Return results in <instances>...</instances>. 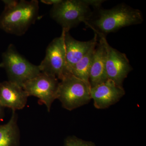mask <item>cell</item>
<instances>
[{
	"label": "cell",
	"mask_w": 146,
	"mask_h": 146,
	"mask_svg": "<svg viewBox=\"0 0 146 146\" xmlns=\"http://www.w3.org/2000/svg\"><path fill=\"white\" fill-rule=\"evenodd\" d=\"M143 21L141 11L121 4L110 9H99L97 16L84 23L97 35L105 36L123 28L142 23Z\"/></svg>",
	"instance_id": "1"
},
{
	"label": "cell",
	"mask_w": 146,
	"mask_h": 146,
	"mask_svg": "<svg viewBox=\"0 0 146 146\" xmlns=\"http://www.w3.org/2000/svg\"><path fill=\"white\" fill-rule=\"evenodd\" d=\"M3 1L5 7L0 16V28L9 34L23 35L36 20L39 2L36 0Z\"/></svg>",
	"instance_id": "2"
},
{
	"label": "cell",
	"mask_w": 146,
	"mask_h": 146,
	"mask_svg": "<svg viewBox=\"0 0 146 146\" xmlns=\"http://www.w3.org/2000/svg\"><path fill=\"white\" fill-rule=\"evenodd\" d=\"M97 4L96 0H61L52 5L50 15L63 30L69 32L80 23L91 19L94 15L91 7H96Z\"/></svg>",
	"instance_id": "3"
},
{
	"label": "cell",
	"mask_w": 146,
	"mask_h": 146,
	"mask_svg": "<svg viewBox=\"0 0 146 146\" xmlns=\"http://www.w3.org/2000/svg\"><path fill=\"white\" fill-rule=\"evenodd\" d=\"M91 88L88 82L68 74L59 82L57 100L63 108L72 111L91 101Z\"/></svg>",
	"instance_id": "4"
},
{
	"label": "cell",
	"mask_w": 146,
	"mask_h": 146,
	"mask_svg": "<svg viewBox=\"0 0 146 146\" xmlns=\"http://www.w3.org/2000/svg\"><path fill=\"white\" fill-rule=\"evenodd\" d=\"M1 66L5 69L9 81L22 87L25 82L41 72L39 65L27 60L11 44L3 53Z\"/></svg>",
	"instance_id": "5"
},
{
	"label": "cell",
	"mask_w": 146,
	"mask_h": 146,
	"mask_svg": "<svg viewBox=\"0 0 146 146\" xmlns=\"http://www.w3.org/2000/svg\"><path fill=\"white\" fill-rule=\"evenodd\" d=\"M65 32L63 30L60 36L50 42L47 47L44 58L39 65L41 72L54 76L60 80L70 74L66 67Z\"/></svg>",
	"instance_id": "6"
},
{
	"label": "cell",
	"mask_w": 146,
	"mask_h": 146,
	"mask_svg": "<svg viewBox=\"0 0 146 146\" xmlns=\"http://www.w3.org/2000/svg\"><path fill=\"white\" fill-rule=\"evenodd\" d=\"M59 82L55 77L41 72L25 82L23 88L29 97L38 98L50 112L53 103L57 100Z\"/></svg>",
	"instance_id": "7"
},
{
	"label": "cell",
	"mask_w": 146,
	"mask_h": 146,
	"mask_svg": "<svg viewBox=\"0 0 146 146\" xmlns=\"http://www.w3.org/2000/svg\"><path fill=\"white\" fill-rule=\"evenodd\" d=\"M106 50L105 67L108 79L123 86L124 80L132 70L126 55L112 48L104 36Z\"/></svg>",
	"instance_id": "8"
},
{
	"label": "cell",
	"mask_w": 146,
	"mask_h": 146,
	"mask_svg": "<svg viewBox=\"0 0 146 146\" xmlns=\"http://www.w3.org/2000/svg\"><path fill=\"white\" fill-rule=\"evenodd\" d=\"M125 94L123 86L110 79L91 88V100L98 109H106L115 104Z\"/></svg>",
	"instance_id": "9"
},
{
	"label": "cell",
	"mask_w": 146,
	"mask_h": 146,
	"mask_svg": "<svg viewBox=\"0 0 146 146\" xmlns=\"http://www.w3.org/2000/svg\"><path fill=\"white\" fill-rule=\"evenodd\" d=\"M29 96L23 88L11 82L0 83V104L3 107L16 111L23 109Z\"/></svg>",
	"instance_id": "10"
},
{
	"label": "cell",
	"mask_w": 146,
	"mask_h": 146,
	"mask_svg": "<svg viewBox=\"0 0 146 146\" xmlns=\"http://www.w3.org/2000/svg\"><path fill=\"white\" fill-rule=\"evenodd\" d=\"M98 35L95 33L93 39L88 41H78L71 36L69 32L64 34L66 67L70 73L71 68L87 53L89 50L98 43Z\"/></svg>",
	"instance_id": "11"
},
{
	"label": "cell",
	"mask_w": 146,
	"mask_h": 146,
	"mask_svg": "<svg viewBox=\"0 0 146 146\" xmlns=\"http://www.w3.org/2000/svg\"><path fill=\"white\" fill-rule=\"evenodd\" d=\"M99 35L100 39L97 43L92 59L89 72V81L91 87L96 86L107 80L105 67L106 50L104 35Z\"/></svg>",
	"instance_id": "12"
},
{
	"label": "cell",
	"mask_w": 146,
	"mask_h": 146,
	"mask_svg": "<svg viewBox=\"0 0 146 146\" xmlns=\"http://www.w3.org/2000/svg\"><path fill=\"white\" fill-rule=\"evenodd\" d=\"M8 122L0 125V146H20L21 131L18 125V115L12 110Z\"/></svg>",
	"instance_id": "13"
},
{
	"label": "cell",
	"mask_w": 146,
	"mask_h": 146,
	"mask_svg": "<svg viewBox=\"0 0 146 146\" xmlns=\"http://www.w3.org/2000/svg\"><path fill=\"white\" fill-rule=\"evenodd\" d=\"M96 45L97 44L93 46L87 53L75 64L70 70V73L71 74L89 83V72Z\"/></svg>",
	"instance_id": "14"
},
{
	"label": "cell",
	"mask_w": 146,
	"mask_h": 146,
	"mask_svg": "<svg viewBox=\"0 0 146 146\" xmlns=\"http://www.w3.org/2000/svg\"><path fill=\"white\" fill-rule=\"evenodd\" d=\"M64 146H96L91 141H84L74 136H68L64 141Z\"/></svg>",
	"instance_id": "15"
},
{
	"label": "cell",
	"mask_w": 146,
	"mask_h": 146,
	"mask_svg": "<svg viewBox=\"0 0 146 146\" xmlns=\"http://www.w3.org/2000/svg\"><path fill=\"white\" fill-rule=\"evenodd\" d=\"M61 0H42L41 1L46 4L52 5L57 4L61 2Z\"/></svg>",
	"instance_id": "16"
},
{
	"label": "cell",
	"mask_w": 146,
	"mask_h": 146,
	"mask_svg": "<svg viewBox=\"0 0 146 146\" xmlns=\"http://www.w3.org/2000/svg\"><path fill=\"white\" fill-rule=\"evenodd\" d=\"M5 108L0 104V121H2L4 118Z\"/></svg>",
	"instance_id": "17"
}]
</instances>
